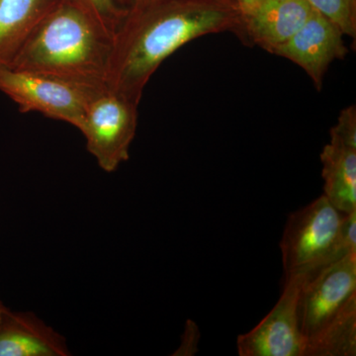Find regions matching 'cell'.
Wrapping results in <instances>:
<instances>
[{"instance_id":"obj_1","label":"cell","mask_w":356,"mask_h":356,"mask_svg":"<svg viewBox=\"0 0 356 356\" xmlns=\"http://www.w3.org/2000/svg\"><path fill=\"white\" fill-rule=\"evenodd\" d=\"M234 0H133L112 40L107 86L140 103L149 79L185 44L242 33Z\"/></svg>"},{"instance_id":"obj_2","label":"cell","mask_w":356,"mask_h":356,"mask_svg":"<svg viewBox=\"0 0 356 356\" xmlns=\"http://www.w3.org/2000/svg\"><path fill=\"white\" fill-rule=\"evenodd\" d=\"M112 40L76 7L58 0L8 67L103 88Z\"/></svg>"},{"instance_id":"obj_3","label":"cell","mask_w":356,"mask_h":356,"mask_svg":"<svg viewBox=\"0 0 356 356\" xmlns=\"http://www.w3.org/2000/svg\"><path fill=\"white\" fill-rule=\"evenodd\" d=\"M298 317L304 356L356 355V254L306 278Z\"/></svg>"},{"instance_id":"obj_4","label":"cell","mask_w":356,"mask_h":356,"mask_svg":"<svg viewBox=\"0 0 356 356\" xmlns=\"http://www.w3.org/2000/svg\"><path fill=\"white\" fill-rule=\"evenodd\" d=\"M344 215L325 195L290 214L280 242L283 280L296 275L311 277L350 254L341 241Z\"/></svg>"},{"instance_id":"obj_5","label":"cell","mask_w":356,"mask_h":356,"mask_svg":"<svg viewBox=\"0 0 356 356\" xmlns=\"http://www.w3.org/2000/svg\"><path fill=\"white\" fill-rule=\"evenodd\" d=\"M100 89L29 70L0 67V91L13 99L21 112H37L77 130L83 125L89 102Z\"/></svg>"},{"instance_id":"obj_6","label":"cell","mask_w":356,"mask_h":356,"mask_svg":"<svg viewBox=\"0 0 356 356\" xmlns=\"http://www.w3.org/2000/svg\"><path fill=\"white\" fill-rule=\"evenodd\" d=\"M139 103L104 88L95 93L84 115L81 131L86 147L106 172H113L130 156L138 127Z\"/></svg>"},{"instance_id":"obj_7","label":"cell","mask_w":356,"mask_h":356,"mask_svg":"<svg viewBox=\"0 0 356 356\" xmlns=\"http://www.w3.org/2000/svg\"><path fill=\"white\" fill-rule=\"evenodd\" d=\"M306 275L283 280L282 294L270 313L254 329L238 337L241 356H304L298 302Z\"/></svg>"},{"instance_id":"obj_8","label":"cell","mask_w":356,"mask_h":356,"mask_svg":"<svg viewBox=\"0 0 356 356\" xmlns=\"http://www.w3.org/2000/svg\"><path fill=\"white\" fill-rule=\"evenodd\" d=\"M321 161L325 180L324 195L343 214L356 211V109L341 112L331 130Z\"/></svg>"},{"instance_id":"obj_9","label":"cell","mask_w":356,"mask_h":356,"mask_svg":"<svg viewBox=\"0 0 356 356\" xmlns=\"http://www.w3.org/2000/svg\"><path fill=\"white\" fill-rule=\"evenodd\" d=\"M344 34L329 18L314 9L305 24L273 54L291 60L305 70L318 90L330 65L346 57Z\"/></svg>"},{"instance_id":"obj_10","label":"cell","mask_w":356,"mask_h":356,"mask_svg":"<svg viewBox=\"0 0 356 356\" xmlns=\"http://www.w3.org/2000/svg\"><path fill=\"white\" fill-rule=\"evenodd\" d=\"M313 11L308 0H259L243 14L240 38L273 53L301 29Z\"/></svg>"},{"instance_id":"obj_11","label":"cell","mask_w":356,"mask_h":356,"mask_svg":"<svg viewBox=\"0 0 356 356\" xmlns=\"http://www.w3.org/2000/svg\"><path fill=\"white\" fill-rule=\"evenodd\" d=\"M70 355L65 337L34 313L0 310V356Z\"/></svg>"},{"instance_id":"obj_12","label":"cell","mask_w":356,"mask_h":356,"mask_svg":"<svg viewBox=\"0 0 356 356\" xmlns=\"http://www.w3.org/2000/svg\"><path fill=\"white\" fill-rule=\"evenodd\" d=\"M58 0H0V67H8Z\"/></svg>"},{"instance_id":"obj_13","label":"cell","mask_w":356,"mask_h":356,"mask_svg":"<svg viewBox=\"0 0 356 356\" xmlns=\"http://www.w3.org/2000/svg\"><path fill=\"white\" fill-rule=\"evenodd\" d=\"M79 11L98 26L108 38L113 40L115 33L127 13V8L122 7L118 0H60Z\"/></svg>"},{"instance_id":"obj_14","label":"cell","mask_w":356,"mask_h":356,"mask_svg":"<svg viewBox=\"0 0 356 356\" xmlns=\"http://www.w3.org/2000/svg\"><path fill=\"white\" fill-rule=\"evenodd\" d=\"M315 10L329 18L344 35L355 38L356 0H308Z\"/></svg>"},{"instance_id":"obj_15","label":"cell","mask_w":356,"mask_h":356,"mask_svg":"<svg viewBox=\"0 0 356 356\" xmlns=\"http://www.w3.org/2000/svg\"><path fill=\"white\" fill-rule=\"evenodd\" d=\"M238 8L242 11V14L247 13L252 6L257 3L259 0H234Z\"/></svg>"},{"instance_id":"obj_16","label":"cell","mask_w":356,"mask_h":356,"mask_svg":"<svg viewBox=\"0 0 356 356\" xmlns=\"http://www.w3.org/2000/svg\"><path fill=\"white\" fill-rule=\"evenodd\" d=\"M4 306L6 305H4V304L2 303L1 300H0V310H1V309L3 308Z\"/></svg>"}]
</instances>
